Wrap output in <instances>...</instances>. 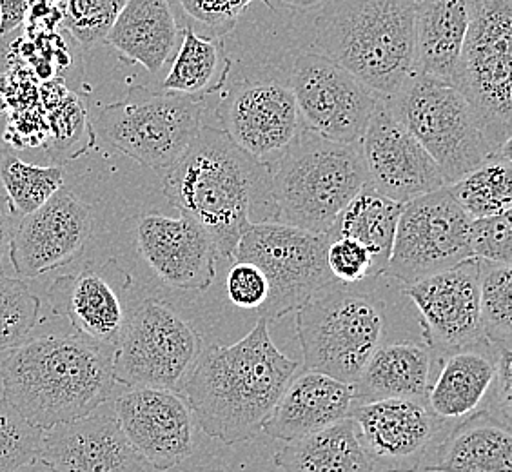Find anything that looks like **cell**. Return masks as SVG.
<instances>
[{
    "label": "cell",
    "instance_id": "cell-14",
    "mask_svg": "<svg viewBox=\"0 0 512 472\" xmlns=\"http://www.w3.org/2000/svg\"><path fill=\"white\" fill-rule=\"evenodd\" d=\"M365 186L405 204L445 186L440 169L384 100L376 102L360 140Z\"/></svg>",
    "mask_w": 512,
    "mask_h": 472
},
{
    "label": "cell",
    "instance_id": "cell-38",
    "mask_svg": "<svg viewBox=\"0 0 512 472\" xmlns=\"http://www.w3.org/2000/svg\"><path fill=\"white\" fill-rule=\"evenodd\" d=\"M42 433L22 414L0 398V472H15L22 465L37 460L42 447Z\"/></svg>",
    "mask_w": 512,
    "mask_h": 472
},
{
    "label": "cell",
    "instance_id": "cell-35",
    "mask_svg": "<svg viewBox=\"0 0 512 472\" xmlns=\"http://www.w3.org/2000/svg\"><path fill=\"white\" fill-rule=\"evenodd\" d=\"M42 302L22 278L0 271V351H13L39 327Z\"/></svg>",
    "mask_w": 512,
    "mask_h": 472
},
{
    "label": "cell",
    "instance_id": "cell-24",
    "mask_svg": "<svg viewBox=\"0 0 512 472\" xmlns=\"http://www.w3.org/2000/svg\"><path fill=\"white\" fill-rule=\"evenodd\" d=\"M496 345L482 344L438 356L440 369L425 404L440 422H460L482 411L496 384Z\"/></svg>",
    "mask_w": 512,
    "mask_h": 472
},
{
    "label": "cell",
    "instance_id": "cell-18",
    "mask_svg": "<svg viewBox=\"0 0 512 472\" xmlns=\"http://www.w3.org/2000/svg\"><path fill=\"white\" fill-rule=\"evenodd\" d=\"M111 404L129 443L155 471L175 469L193 454L195 422L182 394L131 387Z\"/></svg>",
    "mask_w": 512,
    "mask_h": 472
},
{
    "label": "cell",
    "instance_id": "cell-1",
    "mask_svg": "<svg viewBox=\"0 0 512 472\" xmlns=\"http://www.w3.org/2000/svg\"><path fill=\"white\" fill-rule=\"evenodd\" d=\"M162 187L169 204L202 227L226 260H233L249 224L276 220L271 169L224 129L202 126L188 151L162 171Z\"/></svg>",
    "mask_w": 512,
    "mask_h": 472
},
{
    "label": "cell",
    "instance_id": "cell-12",
    "mask_svg": "<svg viewBox=\"0 0 512 472\" xmlns=\"http://www.w3.org/2000/svg\"><path fill=\"white\" fill-rule=\"evenodd\" d=\"M469 224L449 186L405 202L384 275L409 286L473 258Z\"/></svg>",
    "mask_w": 512,
    "mask_h": 472
},
{
    "label": "cell",
    "instance_id": "cell-29",
    "mask_svg": "<svg viewBox=\"0 0 512 472\" xmlns=\"http://www.w3.org/2000/svg\"><path fill=\"white\" fill-rule=\"evenodd\" d=\"M273 460L284 472H375L351 418L287 442Z\"/></svg>",
    "mask_w": 512,
    "mask_h": 472
},
{
    "label": "cell",
    "instance_id": "cell-15",
    "mask_svg": "<svg viewBox=\"0 0 512 472\" xmlns=\"http://www.w3.org/2000/svg\"><path fill=\"white\" fill-rule=\"evenodd\" d=\"M91 233V207L62 186L46 204L20 217L11 236V266L20 278H37L68 266L82 255Z\"/></svg>",
    "mask_w": 512,
    "mask_h": 472
},
{
    "label": "cell",
    "instance_id": "cell-7",
    "mask_svg": "<svg viewBox=\"0 0 512 472\" xmlns=\"http://www.w3.org/2000/svg\"><path fill=\"white\" fill-rule=\"evenodd\" d=\"M385 307L375 295L344 284L320 289L296 309V335L304 367L355 385L382 344Z\"/></svg>",
    "mask_w": 512,
    "mask_h": 472
},
{
    "label": "cell",
    "instance_id": "cell-4",
    "mask_svg": "<svg viewBox=\"0 0 512 472\" xmlns=\"http://www.w3.org/2000/svg\"><path fill=\"white\" fill-rule=\"evenodd\" d=\"M413 0H333L316 19V53L373 91L393 97L413 73Z\"/></svg>",
    "mask_w": 512,
    "mask_h": 472
},
{
    "label": "cell",
    "instance_id": "cell-16",
    "mask_svg": "<svg viewBox=\"0 0 512 472\" xmlns=\"http://www.w3.org/2000/svg\"><path fill=\"white\" fill-rule=\"evenodd\" d=\"M480 262L469 258L458 266L404 286L416 305L425 345L442 356L485 342L480 325Z\"/></svg>",
    "mask_w": 512,
    "mask_h": 472
},
{
    "label": "cell",
    "instance_id": "cell-6",
    "mask_svg": "<svg viewBox=\"0 0 512 472\" xmlns=\"http://www.w3.org/2000/svg\"><path fill=\"white\" fill-rule=\"evenodd\" d=\"M384 102L431 155L445 186L502 151L494 146L473 106L451 82L411 73L404 86Z\"/></svg>",
    "mask_w": 512,
    "mask_h": 472
},
{
    "label": "cell",
    "instance_id": "cell-9",
    "mask_svg": "<svg viewBox=\"0 0 512 472\" xmlns=\"http://www.w3.org/2000/svg\"><path fill=\"white\" fill-rule=\"evenodd\" d=\"M512 0H473L453 84L498 149L511 146Z\"/></svg>",
    "mask_w": 512,
    "mask_h": 472
},
{
    "label": "cell",
    "instance_id": "cell-2",
    "mask_svg": "<svg viewBox=\"0 0 512 472\" xmlns=\"http://www.w3.org/2000/svg\"><path fill=\"white\" fill-rule=\"evenodd\" d=\"M298 369L276 347L269 322L260 316L237 344L204 347L180 394L209 438L237 445L262 431Z\"/></svg>",
    "mask_w": 512,
    "mask_h": 472
},
{
    "label": "cell",
    "instance_id": "cell-23",
    "mask_svg": "<svg viewBox=\"0 0 512 472\" xmlns=\"http://www.w3.org/2000/svg\"><path fill=\"white\" fill-rule=\"evenodd\" d=\"M353 407L355 385L306 369L287 384L262 431L275 440L293 442L349 418Z\"/></svg>",
    "mask_w": 512,
    "mask_h": 472
},
{
    "label": "cell",
    "instance_id": "cell-46",
    "mask_svg": "<svg viewBox=\"0 0 512 472\" xmlns=\"http://www.w3.org/2000/svg\"><path fill=\"white\" fill-rule=\"evenodd\" d=\"M414 4H418V2H420V0H413Z\"/></svg>",
    "mask_w": 512,
    "mask_h": 472
},
{
    "label": "cell",
    "instance_id": "cell-41",
    "mask_svg": "<svg viewBox=\"0 0 512 472\" xmlns=\"http://www.w3.org/2000/svg\"><path fill=\"white\" fill-rule=\"evenodd\" d=\"M227 296L242 309H260L269 295V284L260 267L237 260L229 269L226 280Z\"/></svg>",
    "mask_w": 512,
    "mask_h": 472
},
{
    "label": "cell",
    "instance_id": "cell-32",
    "mask_svg": "<svg viewBox=\"0 0 512 472\" xmlns=\"http://www.w3.org/2000/svg\"><path fill=\"white\" fill-rule=\"evenodd\" d=\"M471 218L491 217L512 209L511 146L494 153L480 168L449 186Z\"/></svg>",
    "mask_w": 512,
    "mask_h": 472
},
{
    "label": "cell",
    "instance_id": "cell-28",
    "mask_svg": "<svg viewBox=\"0 0 512 472\" xmlns=\"http://www.w3.org/2000/svg\"><path fill=\"white\" fill-rule=\"evenodd\" d=\"M434 354L425 344L380 345L355 384V404L382 398H422L429 391Z\"/></svg>",
    "mask_w": 512,
    "mask_h": 472
},
{
    "label": "cell",
    "instance_id": "cell-8",
    "mask_svg": "<svg viewBox=\"0 0 512 472\" xmlns=\"http://www.w3.org/2000/svg\"><path fill=\"white\" fill-rule=\"evenodd\" d=\"M204 100L135 86L124 99L100 109L95 133L126 157L162 173L197 138Z\"/></svg>",
    "mask_w": 512,
    "mask_h": 472
},
{
    "label": "cell",
    "instance_id": "cell-31",
    "mask_svg": "<svg viewBox=\"0 0 512 472\" xmlns=\"http://www.w3.org/2000/svg\"><path fill=\"white\" fill-rule=\"evenodd\" d=\"M222 64V44L184 26L168 77L162 82V91L206 99L207 95L222 88L226 80L229 64L224 69Z\"/></svg>",
    "mask_w": 512,
    "mask_h": 472
},
{
    "label": "cell",
    "instance_id": "cell-13",
    "mask_svg": "<svg viewBox=\"0 0 512 472\" xmlns=\"http://www.w3.org/2000/svg\"><path fill=\"white\" fill-rule=\"evenodd\" d=\"M289 88L302 128L344 144H360L380 100L347 69L316 51L296 57Z\"/></svg>",
    "mask_w": 512,
    "mask_h": 472
},
{
    "label": "cell",
    "instance_id": "cell-30",
    "mask_svg": "<svg viewBox=\"0 0 512 472\" xmlns=\"http://www.w3.org/2000/svg\"><path fill=\"white\" fill-rule=\"evenodd\" d=\"M402 206L404 204L364 186L342 209L325 235L329 238L347 236L360 242L373 256L375 276H382L393 251L394 233Z\"/></svg>",
    "mask_w": 512,
    "mask_h": 472
},
{
    "label": "cell",
    "instance_id": "cell-33",
    "mask_svg": "<svg viewBox=\"0 0 512 472\" xmlns=\"http://www.w3.org/2000/svg\"><path fill=\"white\" fill-rule=\"evenodd\" d=\"M0 186L17 217L30 215L64 186L62 166H37L0 149Z\"/></svg>",
    "mask_w": 512,
    "mask_h": 472
},
{
    "label": "cell",
    "instance_id": "cell-34",
    "mask_svg": "<svg viewBox=\"0 0 512 472\" xmlns=\"http://www.w3.org/2000/svg\"><path fill=\"white\" fill-rule=\"evenodd\" d=\"M480 262V325L489 344L511 345V264Z\"/></svg>",
    "mask_w": 512,
    "mask_h": 472
},
{
    "label": "cell",
    "instance_id": "cell-5",
    "mask_svg": "<svg viewBox=\"0 0 512 472\" xmlns=\"http://www.w3.org/2000/svg\"><path fill=\"white\" fill-rule=\"evenodd\" d=\"M276 220L311 233H327L365 186L360 144H344L300 128L269 166Z\"/></svg>",
    "mask_w": 512,
    "mask_h": 472
},
{
    "label": "cell",
    "instance_id": "cell-17",
    "mask_svg": "<svg viewBox=\"0 0 512 472\" xmlns=\"http://www.w3.org/2000/svg\"><path fill=\"white\" fill-rule=\"evenodd\" d=\"M131 276L115 260L89 264L50 286V304L75 335L115 349L128 324Z\"/></svg>",
    "mask_w": 512,
    "mask_h": 472
},
{
    "label": "cell",
    "instance_id": "cell-43",
    "mask_svg": "<svg viewBox=\"0 0 512 472\" xmlns=\"http://www.w3.org/2000/svg\"><path fill=\"white\" fill-rule=\"evenodd\" d=\"M15 218L19 217L13 213L10 200H8L4 189L0 186V271H4L6 260L10 258L11 236H13L15 226H17Z\"/></svg>",
    "mask_w": 512,
    "mask_h": 472
},
{
    "label": "cell",
    "instance_id": "cell-42",
    "mask_svg": "<svg viewBox=\"0 0 512 472\" xmlns=\"http://www.w3.org/2000/svg\"><path fill=\"white\" fill-rule=\"evenodd\" d=\"M30 8L31 0H0V39L19 28Z\"/></svg>",
    "mask_w": 512,
    "mask_h": 472
},
{
    "label": "cell",
    "instance_id": "cell-3",
    "mask_svg": "<svg viewBox=\"0 0 512 472\" xmlns=\"http://www.w3.org/2000/svg\"><path fill=\"white\" fill-rule=\"evenodd\" d=\"M113 351L77 335H44L0 362L4 400L40 431L73 422L115 396Z\"/></svg>",
    "mask_w": 512,
    "mask_h": 472
},
{
    "label": "cell",
    "instance_id": "cell-10",
    "mask_svg": "<svg viewBox=\"0 0 512 472\" xmlns=\"http://www.w3.org/2000/svg\"><path fill=\"white\" fill-rule=\"evenodd\" d=\"M204 349V338L175 305L155 296L129 311L113 351V373L124 387H153L182 393Z\"/></svg>",
    "mask_w": 512,
    "mask_h": 472
},
{
    "label": "cell",
    "instance_id": "cell-44",
    "mask_svg": "<svg viewBox=\"0 0 512 472\" xmlns=\"http://www.w3.org/2000/svg\"><path fill=\"white\" fill-rule=\"evenodd\" d=\"M282 2L287 8H293V10L302 11H313L322 10L327 4H331L333 0H278Z\"/></svg>",
    "mask_w": 512,
    "mask_h": 472
},
{
    "label": "cell",
    "instance_id": "cell-40",
    "mask_svg": "<svg viewBox=\"0 0 512 472\" xmlns=\"http://www.w3.org/2000/svg\"><path fill=\"white\" fill-rule=\"evenodd\" d=\"M325 262L338 284L355 286L365 278L375 276L373 256L360 242L347 236L329 238Z\"/></svg>",
    "mask_w": 512,
    "mask_h": 472
},
{
    "label": "cell",
    "instance_id": "cell-45",
    "mask_svg": "<svg viewBox=\"0 0 512 472\" xmlns=\"http://www.w3.org/2000/svg\"><path fill=\"white\" fill-rule=\"evenodd\" d=\"M15 472H57L55 469H51L48 463L42 462V460H33L31 463H26V465H22L20 469H17Z\"/></svg>",
    "mask_w": 512,
    "mask_h": 472
},
{
    "label": "cell",
    "instance_id": "cell-11",
    "mask_svg": "<svg viewBox=\"0 0 512 472\" xmlns=\"http://www.w3.org/2000/svg\"><path fill=\"white\" fill-rule=\"evenodd\" d=\"M329 236L278 220L253 222L238 240L233 262H251L266 275L269 295L258 309L267 322L296 311L320 289L335 284L325 251Z\"/></svg>",
    "mask_w": 512,
    "mask_h": 472
},
{
    "label": "cell",
    "instance_id": "cell-22",
    "mask_svg": "<svg viewBox=\"0 0 512 472\" xmlns=\"http://www.w3.org/2000/svg\"><path fill=\"white\" fill-rule=\"evenodd\" d=\"M138 255L162 284L177 291H206L217 276V246L193 220L144 215L135 226Z\"/></svg>",
    "mask_w": 512,
    "mask_h": 472
},
{
    "label": "cell",
    "instance_id": "cell-25",
    "mask_svg": "<svg viewBox=\"0 0 512 472\" xmlns=\"http://www.w3.org/2000/svg\"><path fill=\"white\" fill-rule=\"evenodd\" d=\"M182 26L168 0H128L113 22L106 44L131 64L158 75L173 59Z\"/></svg>",
    "mask_w": 512,
    "mask_h": 472
},
{
    "label": "cell",
    "instance_id": "cell-27",
    "mask_svg": "<svg viewBox=\"0 0 512 472\" xmlns=\"http://www.w3.org/2000/svg\"><path fill=\"white\" fill-rule=\"evenodd\" d=\"M473 0H420L414 8L413 73L453 84Z\"/></svg>",
    "mask_w": 512,
    "mask_h": 472
},
{
    "label": "cell",
    "instance_id": "cell-36",
    "mask_svg": "<svg viewBox=\"0 0 512 472\" xmlns=\"http://www.w3.org/2000/svg\"><path fill=\"white\" fill-rule=\"evenodd\" d=\"M128 0H64L62 26L84 50L106 44L109 30Z\"/></svg>",
    "mask_w": 512,
    "mask_h": 472
},
{
    "label": "cell",
    "instance_id": "cell-26",
    "mask_svg": "<svg viewBox=\"0 0 512 472\" xmlns=\"http://www.w3.org/2000/svg\"><path fill=\"white\" fill-rule=\"evenodd\" d=\"M424 467L429 472H512L511 422L489 409L463 418Z\"/></svg>",
    "mask_w": 512,
    "mask_h": 472
},
{
    "label": "cell",
    "instance_id": "cell-37",
    "mask_svg": "<svg viewBox=\"0 0 512 472\" xmlns=\"http://www.w3.org/2000/svg\"><path fill=\"white\" fill-rule=\"evenodd\" d=\"M177 13L180 26L217 39L222 33L233 30L240 15L253 4L262 2L273 8L271 0H168Z\"/></svg>",
    "mask_w": 512,
    "mask_h": 472
},
{
    "label": "cell",
    "instance_id": "cell-39",
    "mask_svg": "<svg viewBox=\"0 0 512 472\" xmlns=\"http://www.w3.org/2000/svg\"><path fill=\"white\" fill-rule=\"evenodd\" d=\"M469 249L476 260L511 264L512 211L491 217L471 218Z\"/></svg>",
    "mask_w": 512,
    "mask_h": 472
},
{
    "label": "cell",
    "instance_id": "cell-20",
    "mask_svg": "<svg viewBox=\"0 0 512 472\" xmlns=\"http://www.w3.org/2000/svg\"><path fill=\"white\" fill-rule=\"evenodd\" d=\"M220 122L237 146L267 166L302 128L293 91L276 80L238 84L220 106Z\"/></svg>",
    "mask_w": 512,
    "mask_h": 472
},
{
    "label": "cell",
    "instance_id": "cell-19",
    "mask_svg": "<svg viewBox=\"0 0 512 472\" xmlns=\"http://www.w3.org/2000/svg\"><path fill=\"white\" fill-rule=\"evenodd\" d=\"M349 418L356 425L365 451L385 472H416L424 465L440 420L425 398H382L360 402Z\"/></svg>",
    "mask_w": 512,
    "mask_h": 472
},
{
    "label": "cell",
    "instance_id": "cell-21",
    "mask_svg": "<svg viewBox=\"0 0 512 472\" xmlns=\"http://www.w3.org/2000/svg\"><path fill=\"white\" fill-rule=\"evenodd\" d=\"M39 460L57 472H149L148 462L122 431L111 402L44 431Z\"/></svg>",
    "mask_w": 512,
    "mask_h": 472
}]
</instances>
